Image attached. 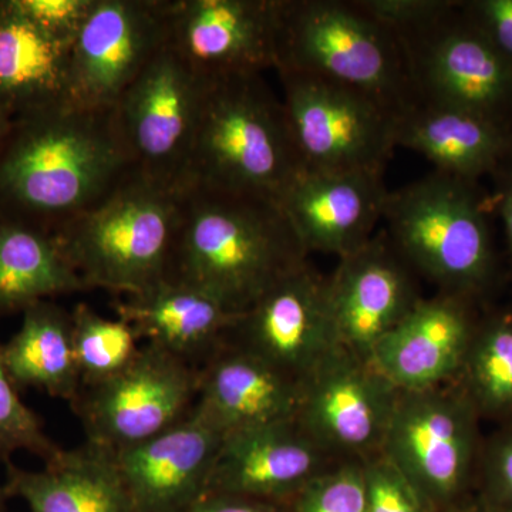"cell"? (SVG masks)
Here are the masks:
<instances>
[{
  "label": "cell",
  "mask_w": 512,
  "mask_h": 512,
  "mask_svg": "<svg viewBox=\"0 0 512 512\" xmlns=\"http://www.w3.org/2000/svg\"><path fill=\"white\" fill-rule=\"evenodd\" d=\"M396 147L426 157L436 171L480 181L512 160V128L470 111L417 103L397 117Z\"/></svg>",
  "instance_id": "22"
},
{
  "label": "cell",
  "mask_w": 512,
  "mask_h": 512,
  "mask_svg": "<svg viewBox=\"0 0 512 512\" xmlns=\"http://www.w3.org/2000/svg\"><path fill=\"white\" fill-rule=\"evenodd\" d=\"M326 457L296 419L231 431L222 441L207 494L282 504L326 470Z\"/></svg>",
  "instance_id": "20"
},
{
  "label": "cell",
  "mask_w": 512,
  "mask_h": 512,
  "mask_svg": "<svg viewBox=\"0 0 512 512\" xmlns=\"http://www.w3.org/2000/svg\"><path fill=\"white\" fill-rule=\"evenodd\" d=\"M384 26L396 35L426 25L453 6L454 0H359Z\"/></svg>",
  "instance_id": "35"
},
{
  "label": "cell",
  "mask_w": 512,
  "mask_h": 512,
  "mask_svg": "<svg viewBox=\"0 0 512 512\" xmlns=\"http://www.w3.org/2000/svg\"><path fill=\"white\" fill-rule=\"evenodd\" d=\"M13 120L6 116L5 113L0 111V147H2L3 140L8 136L10 127H12Z\"/></svg>",
  "instance_id": "39"
},
{
  "label": "cell",
  "mask_w": 512,
  "mask_h": 512,
  "mask_svg": "<svg viewBox=\"0 0 512 512\" xmlns=\"http://www.w3.org/2000/svg\"><path fill=\"white\" fill-rule=\"evenodd\" d=\"M301 173L284 101L262 74L208 82L183 187L278 201Z\"/></svg>",
  "instance_id": "4"
},
{
  "label": "cell",
  "mask_w": 512,
  "mask_h": 512,
  "mask_svg": "<svg viewBox=\"0 0 512 512\" xmlns=\"http://www.w3.org/2000/svg\"><path fill=\"white\" fill-rule=\"evenodd\" d=\"M397 37L417 103L470 111L512 128V63L463 15L460 0Z\"/></svg>",
  "instance_id": "9"
},
{
  "label": "cell",
  "mask_w": 512,
  "mask_h": 512,
  "mask_svg": "<svg viewBox=\"0 0 512 512\" xmlns=\"http://www.w3.org/2000/svg\"><path fill=\"white\" fill-rule=\"evenodd\" d=\"M207 80L165 43L114 106L134 171L180 190Z\"/></svg>",
  "instance_id": "10"
},
{
  "label": "cell",
  "mask_w": 512,
  "mask_h": 512,
  "mask_svg": "<svg viewBox=\"0 0 512 512\" xmlns=\"http://www.w3.org/2000/svg\"><path fill=\"white\" fill-rule=\"evenodd\" d=\"M478 416L463 390L400 393L380 454L434 512L460 500L480 460Z\"/></svg>",
  "instance_id": "8"
},
{
  "label": "cell",
  "mask_w": 512,
  "mask_h": 512,
  "mask_svg": "<svg viewBox=\"0 0 512 512\" xmlns=\"http://www.w3.org/2000/svg\"><path fill=\"white\" fill-rule=\"evenodd\" d=\"M493 195L480 181L424 175L389 192L387 237L410 268L441 292L483 301L497 281Z\"/></svg>",
  "instance_id": "3"
},
{
  "label": "cell",
  "mask_w": 512,
  "mask_h": 512,
  "mask_svg": "<svg viewBox=\"0 0 512 512\" xmlns=\"http://www.w3.org/2000/svg\"><path fill=\"white\" fill-rule=\"evenodd\" d=\"M180 512H285L282 504L237 495L207 494Z\"/></svg>",
  "instance_id": "37"
},
{
  "label": "cell",
  "mask_w": 512,
  "mask_h": 512,
  "mask_svg": "<svg viewBox=\"0 0 512 512\" xmlns=\"http://www.w3.org/2000/svg\"><path fill=\"white\" fill-rule=\"evenodd\" d=\"M367 512H434L413 485L382 454L363 460Z\"/></svg>",
  "instance_id": "32"
},
{
  "label": "cell",
  "mask_w": 512,
  "mask_h": 512,
  "mask_svg": "<svg viewBox=\"0 0 512 512\" xmlns=\"http://www.w3.org/2000/svg\"><path fill=\"white\" fill-rule=\"evenodd\" d=\"M224 437L194 407L163 433L114 451L134 512H180L207 495Z\"/></svg>",
  "instance_id": "17"
},
{
  "label": "cell",
  "mask_w": 512,
  "mask_h": 512,
  "mask_svg": "<svg viewBox=\"0 0 512 512\" xmlns=\"http://www.w3.org/2000/svg\"><path fill=\"white\" fill-rule=\"evenodd\" d=\"M460 10L512 63V0H460Z\"/></svg>",
  "instance_id": "36"
},
{
  "label": "cell",
  "mask_w": 512,
  "mask_h": 512,
  "mask_svg": "<svg viewBox=\"0 0 512 512\" xmlns=\"http://www.w3.org/2000/svg\"><path fill=\"white\" fill-rule=\"evenodd\" d=\"M228 333L237 336L239 348L302 383L340 349L330 315L328 279L305 262L241 313Z\"/></svg>",
  "instance_id": "15"
},
{
  "label": "cell",
  "mask_w": 512,
  "mask_h": 512,
  "mask_svg": "<svg viewBox=\"0 0 512 512\" xmlns=\"http://www.w3.org/2000/svg\"><path fill=\"white\" fill-rule=\"evenodd\" d=\"M198 380L183 357L147 343L80 403L89 441L119 451L163 433L187 416Z\"/></svg>",
  "instance_id": "11"
},
{
  "label": "cell",
  "mask_w": 512,
  "mask_h": 512,
  "mask_svg": "<svg viewBox=\"0 0 512 512\" xmlns=\"http://www.w3.org/2000/svg\"><path fill=\"white\" fill-rule=\"evenodd\" d=\"M237 348L214 359L200 376L195 407L225 434L295 420L302 383L254 353Z\"/></svg>",
  "instance_id": "23"
},
{
  "label": "cell",
  "mask_w": 512,
  "mask_h": 512,
  "mask_svg": "<svg viewBox=\"0 0 512 512\" xmlns=\"http://www.w3.org/2000/svg\"><path fill=\"white\" fill-rule=\"evenodd\" d=\"M477 303L441 292L420 299L373 349L369 362L400 393L424 392L460 375L477 328Z\"/></svg>",
  "instance_id": "19"
},
{
  "label": "cell",
  "mask_w": 512,
  "mask_h": 512,
  "mask_svg": "<svg viewBox=\"0 0 512 512\" xmlns=\"http://www.w3.org/2000/svg\"><path fill=\"white\" fill-rule=\"evenodd\" d=\"M170 0H94L70 52L69 103L109 110L167 43Z\"/></svg>",
  "instance_id": "12"
},
{
  "label": "cell",
  "mask_w": 512,
  "mask_h": 512,
  "mask_svg": "<svg viewBox=\"0 0 512 512\" xmlns=\"http://www.w3.org/2000/svg\"><path fill=\"white\" fill-rule=\"evenodd\" d=\"M384 173L301 171L278 198L306 254L343 256L362 248L383 221Z\"/></svg>",
  "instance_id": "18"
},
{
  "label": "cell",
  "mask_w": 512,
  "mask_h": 512,
  "mask_svg": "<svg viewBox=\"0 0 512 512\" xmlns=\"http://www.w3.org/2000/svg\"><path fill=\"white\" fill-rule=\"evenodd\" d=\"M491 181H493L494 188L491 195H493L495 214H498L503 222L512 274V160L504 164L491 177Z\"/></svg>",
  "instance_id": "38"
},
{
  "label": "cell",
  "mask_w": 512,
  "mask_h": 512,
  "mask_svg": "<svg viewBox=\"0 0 512 512\" xmlns=\"http://www.w3.org/2000/svg\"><path fill=\"white\" fill-rule=\"evenodd\" d=\"M80 379L93 387L120 373L137 355L136 329L124 319H107L80 303L70 313Z\"/></svg>",
  "instance_id": "29"
},
{
  "label": "cell",
  "mask_w": 512,
  "mask_h": 512,
  "mask_svg": "<svg viewBox=\"0 0 512 512\" xmlns=\"http://www.w3.org/2000/svg\"><path fill=\"white\" fill-rule=\"evenodd\" d=\"M22 326L8 345L3 362L18 389L42 390L76 403L82 384L74 356L72 315L49 301L23 311Z\"/></svg>",
  "instance_id": "26"
},
{
  "label": "cell",
  "mask_w": 512,
  "mask_h": 512,
  "mask_svg": "<svg viewBox=\"0 0 512 512\" xmlns=\"http://www.w3.org/2000/svg\"><path fill=\"white\" fill-rule=\"evenodd\" d=\"M86 289L55 235L0 217V316Z\"/></svg>",
  "instance_id": "27"
},
{
  "label": "cell",
  "mask_w": 512,
  "mask_h": 512,
  "mask_svg": "<svg viewBox=\"0 0 512 512\" xmlns=\"http://www.w3.org/2000/svg\"><path fill=\"white\" fill-rule=\"evenodd\" d=\"M117 313L140 338L185 360L217 345L239 316L208 293L168 278L128 296Z\"/></svg>",
  "instance_id": "25"
},
{
  "label": "cell",
  "mask_w": 512,
  "mask_h": 512,
  "mask_svg": "<svg viewBox=\"0 0 512 512\" xmlns=\"http://www.w3.org/2000/svg\"><path fill=\"white\" fill-rule=\"evenodd\" d=\"M293 512H367L365 463L325 470L293 498Z\"/></svg>",
  "instance_id": "31"
},
{
  "label": "cell",
  "mask_w": 512,
  "mask_h": 512,
  "mask_svg": "<svg viewBox=\"0 0 512 512\" xmlns=\"http://www.w3.org/2000/svg\"><path fill=\"white\" fill-rule=\"evenodd\" d=\"M72 46L0 0V111L12 120L69 103Z\"/></svg>",
  "instance_id": "24"
},
{
  "label": "cell",
  "mask_w": 512,
  "mask_h": 512,
  "mask_svg": "<svg viewBox=\"0 0 512 512\" xmlns=\"http://www.w3.org/2000/svg\"><path fill=\"white\" fill-rule=\"evenodd\" d=\"M458 376L480 419L512 423V306L478 319Z\"/></svg>",
  "instance_id": "28"
},
{
  "label": "cell",
  "mask_w": 512,
  "mask_h": 512,
  "mask_svg": "<svg viewBox=\"0 0 512 512\" xmlns=\"http://www.w3.org/2000/svg\"><path fill=\"white\" fill-rule=\"evenodd\" d=\"M275 70L343 84L397 117L417 104L402 42L359 0H279Z\"/></svg>",
  "instance_id": "5"
},
{
  "label": "cell",
  "mask_w": 512,
  "mask_h": 512,
  "mask_svg": "<svg viewBox=\"0 0 512 512\" xmlns=\"http://www.w3.org/2000/svg\"><path fill=\"white\" fill-rule=\"evenodd\" d=\"M20 12L53 39L73 46L94 0H15Z\"/></svg>",
  "instance_id": "34"
},
{
  "label": "cell",
  "mask_w": 512,
  "mask_h": 512,
  "mask_svg": "<svg viewBox=\"0 0 512 512\" xmlns=\"http://www.w3.org/2000/svg\"><path fill=\"white\" fill-rule=\"evenodd\" d=\"M279 0H170L167 45L212 82L275 69Z\"/></svg>",
  "instance_id": "14"
},
{
  "label": "cell",
  "mask_w": 512,
  "mask_h": 512,
  "mask_svg": "<svg viewBox=\"0 0 512 512\" xmlns=\"http://www.w3.org/2000/svg\"><path fill=\"white\" fill-rule=\"evenodd\" d=\"M180 224L165 278L241 315L306 254L279 202L262 195L180 188Z\"/></svg>",
  "instance_id": "2"
},
{
  "label": "cell",
  "mask_w": 512,
  "mask_h": 512,
  "mask_svg": "<svg viewBox=\"0 0 512 512\" xmlns=\"http://www.w3.org/2000/svg\"><path fill=\"white\" fill-rule=\"evenodd\" d=\"M410 269L386 232L339 259L328 299L340 348L369 362L377 343L421 299Z\"/></svg>",
  "instance_id": "16"
},
{
  "label": "cell",
  "mask_w": 512,
  "mask_h": 512,
  "mask_svg": "<svg viewBox=\"0 0 512 512\" xmlns=\"http://www.w3.org/2000/svg\"><path fill=\"white\" fill-rule=\"evenodd\" d=\"M2 488L30 512H134L116 453L92 441L60 451L43 470L6 464Z\"/></svg>",
  "instance_id": "21"
},
{
  "label": "cell",
  "mask_w": 512,
  "mask_h": 512,
  "mask_svg": "<svg viewBox=\"0 0 512 512\" xmlns=\"http://www.w3.org/2000/svg\"><path fill=\"white\" fill-rule=\"evenodd\" d=\"M301 171L384 173L396 150V114L355 89L279 70Z\"/></svg>",
  "instance_id": "7"
},
{
  "label": "cell",
  "mask_w": 512,
  "mask_h": 512,
  "mask_svg": "<svg viewBox=\"0 0 512 512\" xmlns=\"http://www.w3.org/2000/svg\"><path fill=\"white\" fill-rule=\"evenodd\" d=\"M180 202L177 188L133 171L53 235L87 289L136 295L167 276Z\"/></svg>",
  "instance_id": "6"
},
{
  "label": "cell",
  "mask_w": 512,
  "mask_h": 512,
  "mask_svg": "<svg viewBox=\"0 0 512 512\" xmlns=\"http://www.w3.org/2000/svg\"><path fill=\"white\" fill-rule=\"evenodd\" d=\"M133 171L114 107L19 117L0 147V217L56 234Z\"/></svg>",
  "instance_id": "1"
},
{
  "label": "cell",
  "mask_w": 512,
  "mask_h": 512,
  "mask_svg": "<svg viewBox=\"0 0 512 512\" xmlns=\"http://www.w3.org/2000/svg\"><path fill=\"white\" fill-rule=\"evenodd\" d=\"M483 503L495 512H512V423L504 424L481 446Z\"/></svg>",
  "instance_id": "33"
},
{
  "label": "cell",
  "mask_w": 512,
  "mask_h": 512,
  "mask_svg": "<svg viewBox=\"0 0 512 512\" xmlns=\"http://www.w3.org/2000/svg\"><path fill=\"white\" fill-rule=\"evenodd\" d=\"M399 397L372 363L340 348L303 379L296 421L328 456L366 460L382 450Z\"/></svg>",
  "instance_id": "13"
},
{
  "label": "cell",
  "mask_w": 512,
  "mask_h": 512,
  "mask_svg": "<svg viewBox=\"0 0 512 512\" xmlns=\"http://www.w3.org/2000/svg\"><path fill=\"white\" fill-rule=\"evenodd\" d=\"M25 450L42 458L45 463L62 451L43 430L42 421L19 396L0 346V461L12 463L16 451Z\"/></svg>",
  "instance_id": "30"
},
{
  "label": "cell",
  "mask_w": 512,
  "mask_h": 512,
  "mask_svg": "<svg viewBox=\"0 0 512 512\" xmlns=\"http://www.w3.org/2000/svg\"><path fill=\"white\" fill-rule=\"evenodd\" d=\"M9 498L6 497L5 491H3L2 485H0V512H6V501Z\"/></svg>",
  "instance_id": "41"
},
{
  "label": "cell",
  "mask_w": 512,
  "mask_h": 512,
  "mask_svg": "<svg viewBox=\"0 0 512 512\" xmlns=\"http://www.w3.org/2000/svg\"><path fill=\"white\" fill-rule=\"evenodd\" d=\"M460 512H495L494 510H491L490 507H487L484 503H481V505H477V507H471L468 508V510L460 511Z\"/></svg>",
  "instance_id": "40"
}]
</instances>
